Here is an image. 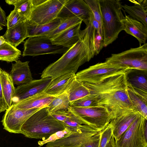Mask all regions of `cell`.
Wrapping results in <instances>:
<instances>
[{"label":"cell","mask_w":147,"mask_h":147,"mask_svg":"<svg viewBox=\"0 0 147 147\" xmlns=\"http://www.w3.org/2000/svg\"><path fill=\"white\" fill-rule=\"evenodd\" d=\"M96 34L95 30L92 28L82 30L78 42L58 59L45 69L41 78H51L53 79L69 73L76 74L80 66L99 53L96 45Z\"/></svg>","instance_id":"cell-1"},{"label":"cell","mask_w":147,"mask_h":147,"mask_svg":"<svg viewBox=\"0 0 147 147\" xmlns=\"http://www.w3.org/2000/svg\"><path fill=\"white\" fill-rule=\"evenodd\" d=\"M82 83L90 94L96 97L98 106L107 110L111 119L128 111H136L127 94L125 72L109 77L97 83Z\"/></svg>","instance_id":"cell-2"},{"label":"cell","mask_w":147,"mask_h":147,"mask_svg":"<svg viewBox=\"0 0 147 147\" xmlns=\"http://www.w3.org/2000/svg\"><path fill=\"white\" fill-rule=\"evenodd\" d=\"M65 129L63 123L51 115L47 107L36 112L26 121L22 126L20 134L29 138L45 140Z\"/></svg>","instance_id":"cell-3"},{"label":"cell","mask_w":147,"mask_h":147,"mask_svg":"<svg viewBox=\"0 0 147 147\" xmlns=\"http://www.w3.org/2000/svg\"><path fill=\"white\" fill-rule=\"evenodd\" d=\"M102 13V47H106L118 38L123 30L124 17L119 0H99Z\"/></svg>","instance_id":"cell-4"},{"label":"cell","mask_w":147,"mask_h":147,"mask_svg":"<svg viewBox=\"0 0 147 147\" xmlns=\"http://www.w3.org/2000/svg\"><path fill=\"white\" fill-rule=\"evenodd\" d=\"M105 62L129 69L147 70V43L118 53L112 54Z\"/></svg>","instance_id":"cell-5"},{"label":"cell","mask_w":147,"mask_h":147,"mask_svg":"<svg viewBox=\"0 0 147 147\" xmlns=\"http://www.w3.org/2000/svg\"><path fill=\"white\" fill-rule=\"evenodd\" d=\"M68 110L85 124L99 131H101L107 127L111 119L107 110L101 106L84 107L69 105Z\"/></svg>","instance_id":"cell-6"},{"label":"cell","mask_w":147,"mask_h":147,"mask_svg":"<svg viewBox=\"0 0 147 147\" xmlns=\"http://www.w3.org/2000/svg\"><path fill=\"white\" fill-rule=\"evenodd\" d=\"M128 69L105 61L79 71L76 74V78L82 82L96 84L113 76L125 73Z\"/></svg>","instance_id":"cell-7"},{"label":"cell","mask_w":147,"mask_h":147,"mask_svg":"<svg viewBox=\"0 0 147 147\" xmlns=\"http://www.w3.org/2000/svg\"><path fill=\"white\" fill-rule=\"evenodd\" d=\"M147 119L141 114L128 128L115 140V147H147L144 134Z\"/></svg>","instance_id":"cell-8"},{"label":"cell","mask_w":147,"mask_h":147,"mask_svg":"<svg viewBox=\"0 0 147 147\" xmlns=\"http://www.w3.org/2000/svg\"><path fill=\"white\" fill-rule=\"evenodd\" d=\"M24 48L22 55L23 57L64 53L68 49L53 44L47 35L28 37L24 42Z\"/></svg>","instance_id":"cell-9"},{"label":"cell","mask_w":147,"mask_h":147,"mask_svg":"<svg viewBox=\"0 0 147 147\" xmlns=\"http://www.w3.org/2000/svg\"><path fill=\"white\" fill-rule=\"evenodd\" d=\"M68 0H46L33 7L28 20L36 25L48 23L57 18L60 10Z\"/></svg>","instance_id":"cell-10"},{"label":"cell","mask_w":147,"mask_h":147,"mask_svg":"<svg viewBox=\"0 0 147 147\" xmlns=\"http://www.w3.org/2000/svg\"><path fill=\"white\" fill-rule=\"evenodd\" d=\"M40 109H21L12 105L6 110L1 121L4 129L11 133L20 134L23 124L31 116Z\"/></svg>","instance_id":"cell-11"},{"label":"cell","mask_w":147,"mask_h":147,"mask_svg":"<svg viewBox=\"0 0 147 147\" xmlns=\"http://www.w3.org/2000/svg\"><path fill=\"white\" fill-rule=\"evenodd\" d=\"M93 14L84 0H68L59 12L57 18L64 20L77 17L86 25L90 23Z\"/></svg>","instance_id":"cell-12"},{"label":"cell","mask_w":147,"mask_h":147,"mask_svg":"<svg viewBox=\"0 0 147 147\" xmlns=\"http://www.w3.org/2000/svg\"><path fill=\"white\" fill-rule=\"evenodd\" d=\"M100 131L90 127L80 132H72L54 141L47 142L45 147H80Z\"/></svg>","instance_id":"cell-13"},{"label":"cell","mask_w":147,"mask_h":147,"mask_svg":"<svg viewBox=\"0 0 147 147\" xmlns=\"http://www.w3.org/2000/svg\"><path fill=\"white\" fill-rule=\"evenodd\" d=\"M52 79L51 78H41L32 80L16 88L12 104L43 92Z\"/></svg>","instance_id":"cell-14"},{"label":"cell","mask_w":147,"mask_h":147,"mask_svg":"<svg viewBox=\"0 0 147 147\" xmlns=\"http://www.w3.org/2000/svg\"><path fill=\"white\" fill-rule=\"evenodd\" d=\"M138 112L131 111L112 119L110 122L115 140L128 128L140 115Z\"/></svg>","instance_id":"cell-15"},{"label":"cell","mask_w":147,"mask_h":147,"mask_svg":"<svg viewBox=\"0 0 147 147\" xmlns=\"http://www.w3.org/2000/svg\"><path fill=\"white\" fill-rule=\"evenodd\" d=\"M82 22L70 27L51 39L53 43L69 49L80 39V28Z\"/></svg>","instance_id":"cell-16"},{"label":"cell","mask_w":147,"mask_h":147,"mask_svg":"<svg viewBox=\"0 0 147 147\" xmlns=\"http://www.w3.org/2000/svg\"><path fill=\"white\" fill-rule=\"evenodd\" d=\"M76 78V74L69 73L52 79L43 91L45 94L54 96L66 92Z\"/></svg>","instance_id":"cell-17"},{"label":"cell","mask_w":147,"mask_h":147,"mask_svg":"<svg viewBox=\"0 0 147 147\" xmlns=\"http://www.w3.org/2000/svg\"><path fill=\"white\" fill-rule=\"evenodd\" d=\"M122 22L123 30L127 33L135 37L138 41L140 46L142 44L146 43L147 28L142 23L126 14Z\"/></svg>","instance_id":"cell-18"},{"label":"cell","mask_w":147,"mask_h":147,"mask_svg":"<svg viewBox=\"0 0 147 147\" xmlns=\"http://www.w3.org/2000/svg\"><path fill=\"white\" fill-rule=\"evenodd\" d=\"M127 91L135 110L147 119V92L134 88L127 82Z\"/></svg>","instance_id":"cell-19"},{"label":"cell","mask_w":147,"mask_h":147,"mask_svg":"<svg viewBox=\"0 0 147 147\" xmlns=\"http://www.w3.org/2000/svg\"><path fill=\"white\" fill-rule=\"evenodd\" d=\"M29 63V61L22 62L18 60L12 63L9 74L14 84L20 86L33 80Z\"/></svg>","instance_id":"cell-20"},{"label":"cell","mask_w":147,"mask_h":147,"mask_svg":"<svg viewBox=\"0 0 147 147\" xmlns=\"http://www.w3.org/2000/svg\"><path fill=\"white\" fill-rule=\"evenodd\" d=\"M55 97L46 94L43 92L12 105L21 109H40L47 107Z\"/></svg>","instance_id":"cell-21"},{"label":"cell","mask_w":147,"mask_h":147,"mask_svg":"<svg viewBox=\"0 0 147 147\" xmlns=\"http://www.w3.org/2000/svg\"><path fill=\"white\" fill-rule=\"evenodd\" d=\"M132 6L122 5L124 10L132 18L142 23L147 28V0H130Z\"/></svg>","instance_id":"cell-22"},{"label":"cell","mask_w":147,"mask_h":147,"mask_svg":"<svg viewBox=\"0 0 147 147\" xmlns=\"http://www.w3.org/2000/svg\"><path fill=\"white\" fill-rule=\"evenodd\" d=\"M63 20L57 18L51 22L43 25H36L28 20L24 22L26 27L28 37L47 35L55 29L62 22Z\"/></svg>","instance_id":"cell-23"},{"label":"cell","mask_w":147,"mask_h":147,"mask_svg":"<svg viewBox=\"0 0 147 147\" xmlns=\"http://www.w3.org/2000/svg\"><path fill=\"white\" fill-rule=\"evenodd\" d=\"M3 36L5 42L16 48L28 37L24 22H22L12 27L7 28Z\"/></svg>","instance_id":"cell-24"},{"label":"cell","mask_w":147,"mask_h":147,"mask_svg":"<svg viewBox=\"0 0 147 147\" xmlns=\"http://www.w3.org/2000/svg\"><path fill=\"white\" fill-rule=\"evenodd\" d=\"M125 74L128 83L134 88L147 92V70L129 69Z\"/></svg>","instance_id":"cell-25"},{"label":"cell","mask_w":147,"mask_h":147,"mask_svg":"<svg viewBox=\"0 0 147 147\" xmlns=\"http://www.w3.org/2000/svg\"><path fill=\"white\" fill-rule=\"evenodd\" d=\"M0 81L4 98L8 109L12 105L16 88L9 74L0 67Z\"/></svg>","instance_id":"cell-26"},{"label":"cell","mask_w":147,"mask_h":147,"mask_svg":"<svg viewBox=\"0 0 147 147\" xmlns=\"http://www.w3.org/2000/svg\"><path fill=\"white\" fill-rule=\"evenodd\" d=\"M66 92L70 103L90 94L89 89L76 78Z\"/></svg>","instance_id":"cell-27"},{"label":"cell","mask_w":147,"mask_h":147,"mask_svg":"<svg viewBox=\"0 0 147 147\" xmlns=\"http://www.w3.org/2000/svg\"><path fill=\"white\" fill-rule=\"evenodd\" d=\"M21 51L9 43L5 42L0 45V60L12 62L18 60Z\"/></svg>","instance_id":"cell-28"},{"label":"cell","mask_w":147,"mask_h":147,"mask_svg":"<svg viewBox=\"0 0 147 147\" xmlns=\"http://www.w3.org/2000/svg\"><path fill=\"white\" fill-rule=\"evenodd\" d=\"M68 94L66 92L56 96L47 107L50 113L64 110H67L70 105Z\"/></svg>","instance_id":"cell-29"},{"label":"cell","mask_w":147,"mask_h":147,"mask_svg":"<svg viewBox=\"0 0 147 147\" xmlns=\"http://www.w3.org/2000/svg\"><path fill=\"white\" fill-rule=\"evenodd\" d=\"M82 22V20L80 18L77 17L63 20L62 22L55 29L50 32L47 35L51 39L63 31Z\"/></svg>","instance_id":"cell-30"},{"label":"cell","mask_w":147,"mask_h":147,"mask_svg":"<svg viewBox=\"0 0 147 147\" xmlns=\"http://www.w3.org/2000/svg\"><path fill=\"white\" fill-rule=\"evenodd\" d=\"M14 10L26 20H28L33 8L31 0H18Z\"/></svg>","instance_id":"cell-31"},{"label":"cell","mask_w":147,"mask_h":147,"mask_svg":"<svg viewBox=\"0 0 147 147\" xmlns=\"http://www.w3.org/2000/svg\"><path fill=\"white\" fill-rule=\"evenodd\" d=\"M70 105L78 107H90L98 106L95 95L90 94L70 103Z\"/></svg>","instance_id":"cell-32"},{"label":"cell","mask_w":147,"mask_h":147,"mask_svg":"<svg viewBox=\"0 0 147 147\" xmlns=\"http://www.w3.org/2000/svg\"><path fill=\"white\" fill-rule=\"evenodd\" d=\"M84 0L90 9L94 19L99 23L102 30V13L99 0Z\"/></svg>","instance_id":"cell-33"},{"label":"cell","mask_w":147,"mask_h":147,"mask_svg":"<svg viewBox=\"0 0 147 147\" xmlns=\"http://www.w3.org/2000/svg\"><path fill=\"white\" fill-rule=\"evenodd\" d=\"M26 19L19 13L13 10L7 17V28L12 27L20 23L25 22Z\"/></svg>","instance_id":"cell-34"},{"label":"cell","mask_w":147,"mask_h":147,"mask_svg":"<svg viewBox=\"0 0 147 147\" xmlns=\"http://www.w3.org/2000/svg\"><path fill=\"white\" fill-rule=\"evenodd\" d=\"M113 136L112 129L109 123L100 132V139L98 147H105Z\"/></svg>","instance_id":"cell-35"},{"label":"cell","mask_w":147,"mask_h":147,"mask_svg":"<svg viewBox=\"0 0 147 147\" xmlns=\"http://www.w3.org/2000/svg\"><path fill=\"white\" fill-rule=\"evenodd\" d=\"M71 132L66 129L62 131L57 132L56 133L52 135L49 138L42 141H40L38 142V144L41 146L43 144L47 143L50 142H53L55 140L60 138L65 135L69 134Z\"/></svg>","instance_id":"cell-36"},{"label":"cell","mask_w":147,"mask_h":147,"mask_svg":"<svg viewBox=\"0 0 147 147\" xmlns=\"http://www.w3.org/2000/svg\"><path fill=\"white\" fill-rule=\"evenodd\" d=\"M101 131L92 137L88 141L80 147H98Z\"/></svg>","instance_id":"cell-37"},{"label":"cell","mask_w":147,"mask_h":147,"mask_svg":"<svg viewBox=\"0 0 147 147\" xmlns=\"http://www.w3.org/2000/svg\"><path fill=\"white\" fill-rule=\"evenodd\" d=\"M8 109L7 106L4 99L0 81V111L1 112L4 111Z\"/></svg>","instance_id":"cell-38"},{"label":"cell","mask_w":147,"mask_h":147,"mask_svg":"<svg viewBox=\"0 0 147 147\" xmlns=\"http://www.w3.org/2000/svg\"><path fill=\"white\" fill-rule=\"evenodd\" d=\"M7 17L5 13L0 6V25L7 26Z\"/></svg>","instance_id":"cell-39"},{"label":"cell","mask_w":147,"mask_h":147,"mask_svg":"<svg viewBox=\"0 0 147 147\" xmlns=\"http://www.w3.org/2000/svg\"><path fill=\"white\" fill-rule=\"evenodd\" d=\"M46 1V0H31L33 7L41 4Z\"/></svg>","instance_id":"cell-40"},{"label":"cell","mask_w":147,"mask_h":147,"mask_svg":"<svg viewBox=\"0 0 147 147\" xmlns=\"http://www.w3.org/2000/svg\"><path fill=\"white\" fill-rule=\"evenodd\" d=\"M105 147H115V139L113 136Z\"/></svg>","instance_id":"cell-41"},{"label":"cell","mask_w":147,"mask_h":147,"mask_svg":"<svg viewBox=\"0 0 147 147\" xmlns=\"http://www.w3.org/2000/svg\"><path fill=\"white\" fill-rule=\"evenodd\" d=\"M18 0H6L5 2L9 5H13L16 3Z\"/></svg>","instance_id":"cell-42"},{"label":"cell","mask_w":147,"mask_h":147,"mask_svg":"<svg viewBox=\"0 0 147 147\" xmlns=\"http://www.w3.org/2000/svg\"><path fill=\"white\" fill-rule=\"evenodd\" d=\"M5 40L3 36H0V45L5 42Z\"/></svg>","instance_id":"cell-43"},{"label":"cell","mask_w":147,"mask_h":147,"mask_svg":"<svg viewBox=\"0 0 147 147\" xmlns=\"http://www.w3.org/2000/svg\"><path fill=\"white\" fill-rule=\"evenodd\" d=\"M144 134L145 136L147 138V123H146L144 129Z\"/></svg>","instance_id":"cell-44"},{"label":"cell","mask_w":147,"mask_h":147,"mask_svg":"<svg viewBox=\"0 0 147 147\" xmlns=\"http://www.w3.org/2000/svg\"><path fill=\"white\" fill-rule=\"evenodd\" d=\"M3 29V28L2 26L0 25V31Z\"/></svg>","instance_id":"cell-45"},{"label":"cell","mask_w":147,"mask_h":147,"mask_svg":"<svg viewBox=\"0 0 147 147\" xmlns=\"http://www.w3.org/2000/svg\"><path fill=\"white\" fill-rule=\"evenodd\" d=\"M63 147V146H59V147Z\"/></svg>","instance_id":"cell-46"},{"label":"cell","mask_w":147,"mask_h":147,"mask_svg":"<svg viewBox=\"0 0 147 147\" xmlns=\"http://www.w3.org/2000/svg\"><path fill=\"white\" fill-rule=\"evenodd\" d=\"M0 113H1V111H0Z\"/></svg>","instance_id":"cell-47"},{"label":"cell","mask_w":147,"mask_h":147,"mask_svg":"<svg viewBox=\"0 0 147 147\" xmlns=\"http://www.w3.org/2000/svg\"><path fill=\"white\" fill-rule=\"evenodd\" d=\"M40 147V146H39V147Z\"/></svg>","instance_id":"cell-48"}]
</instances>
